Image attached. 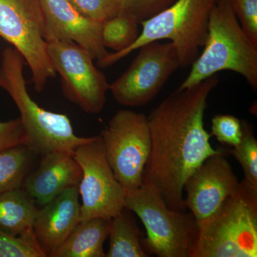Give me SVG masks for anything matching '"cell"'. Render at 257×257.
Here are the masks:
<instances>
[{
	"label": "cell",
	"instance_id": "1",
	"mask_svg": "<svg viewBox=\"0 0 257 257\" xmlns=\"http://www.w3.org/2000/svg\"><path fill=\"white\" fill-rule=\"evenodd\" d=\"M219 83L216 74L167 96L148 118L151 151L143 186L156 190L174 210L186 211L184 185L208 157L220 152L204 127L208 98Z\"/></svg>",
	"mask_w": 257,
	"mask_h": 257
},
{
	"label": "cell",
	"instance_id": "2",
	"mask_svg": "<svg viewBox=\"0 0 257 257\" xmlns=\"http://www.w3.org/2000/svg\"><path fill=\"white\" fill-rule=\"evenodd\" d=\"M204 50L192 64L182 90L215 75L232 71L242 76L254 92L257 89V45L246 35L230 0H214L209 16Z\"/></svg>",
	"mask_w": 257,
	"mask_h": 257
},
{
	"label": "cell",
	"instance_id": "3",
	"mask_svg": "<svg viewBox=\"0 0 257 257\" xmlns=\"http://www.w3.org/2000/svg\"><path fill=\"white\" fill-rule=\"evenodd\" d=\"M25 59L14 47L5 49L0 64V87L14 101L30 150L45 155L52 152H72L92 138L74 133L68 116L52 112L37 104L28 92L24 76Z\"/></svg>",
	"mask_w": 257,
	"mask_h": 257
},
{
	"label": "cell",
	"instance_id": "4",
	"mask_svg": "<svg viewBox=\"0 0 257 257\" xmlns=\"http://www.w3.org/2000/svg\"><path fill=\"white\" fill-rule=\"evenodd\" d=\"M197 222L190 257L257 256V194L243 181L212 215Z\"/></svg>",
	"mask_w": 257,
	"mask_h": 257
},
{
	"label": "cell",
	"instance_id": "5",
	"mask_svg": "<svg viewBox=\"0 0 257 257\" xmlns=\"http://www.w3.org/2000/svg\"><path fill=\"white\" fill-rule=\"evenodd\" d=\"M214 0H177L173 5L140 22L143 30L136 41L124 50L96 61L100 68L110 67L152 42L169 40L178 53L180 67H188L197 60L207 38L209 13Z\"/></svg>",
	"mask_w": 257,
	"mask_h": 257
},
{
	"label": "cell",
	"instance_id": "6",
	"mask_svg": "<svg viewBox=\"0 0 257 257\" xmlns=\"http://www.w3.org/2000/svg\"><path fill=\"white\" fill-rule=\"evenodd\" d=\"M125 207L140 218L146 229L143 245L147 254L190 257L198 231L191 213L170 209L156 190L143 185L126 194Z\"/></svg>",
	"mask_w": 257,
	"mask_h": 257
},
{
	"label": "cell",
	"instance_id": "7",
	"mask_svg": "<svg viewBox=\"0 0 257 257\" xmlns=\"http://www.w3.org/2000/svg\"><path fill=\"white\" fill-rule=\"evenodd\" d=\"M99 136L106 160L126 194L140 188L151 151L146 115L128 109L117 111Z\"/></svg>",
	"mask_w": 257,
	"mask_h": 257
},
{
	"label": "cell",
	"instance_id": "8",
	"mask_svg": "<svg viewBox=\"0 0 257 257\" xmlns=\"http://www.w3.org/2000/svg\"><path fill=\"white\" fill-rule=\"evenodd\" d=\"M45 33L40 0H0V37L23 56L38 92L57 73L47 52Z\"/></svg>",
	"mask_w": 257,
	"mask_h": 257
},
{
	"label": "cell",
	"instance_id": "9",
	"mask_svg": "<svg viewBox=\"0 0 257 257\" xmlns=\"http://www.w3.org/2000/svg\"><path fill=\"white\" fill-rule=\"evenodd\" d=\"M72 155L82 169L80 221L96 217L111 220L125 207L126 194L106 160L100 136L92 137Z\"/></svg>",
	"mask_w": 257,
	"mask_h": 257
},
{
	"label": "cell",
	"instance_id": "10",
	"mask_svg": "<svg viewBox=\"0 0 257 257\" xmlns=\"http://www.w3.org/2000/svg\"><path fill=\"white\" fill-rule=\"evenodd\" d=\"M128 68L109 84L116 102L128 107H140L160 93L180 62L171 42H152L140 47Z\"/></svg>",
	"mask_w": 257,
	"mask_h": 257
},
{
	"label": "cell",
	"instance_id": "11",
	"mask_svg": "<svg viewBox=\"0 0 257 257\" xmlns=\"http://www.w3.org/2000/svg\"><path fill=\"white\" fill-rule=\"evenodd\" d=\"M47 52L60 74L64 96L84 112L100 113L109 84L87 51L73 42L54 41L47 42Z\"/></svg>",
	"mask_w": 257,
	"mask_h": 257
},
{
	"label": "cell",
	"instance_id": "12",
	"mask_svg": "<svg viewBox=\"0 0 257 257\" xmlns=\"http://www.w3.org/2000/svg\"><path fill=\"white\" fill-rule=\"evenodd\" d=\"M228 151L211 155L189 176L184 185L186 209L197 221L212 215L239 187L237 177L226 158Z\"/></svg>",
	"mask_w": 257,
	"mask_h": 257
},
{
	"label": "cell",
	"instance_id": "13",
	"mask_svg": "<svg viewBox=\"0 0 257 257\" xmlns=\"http://www.w3.org/2000/svg\"><path fill=\"white\" fill-rule=\"evenodd\" d=\"M45 20L47 42H73L93 60L109 55L101 40V23L83 15L69 0H40Z\"/></svg>",
	"mask_w": 257,
	"mask_h": 257
},
{
	"label": "cell",
	"instance_id": "14",
	"mask_svg": "<svg viewBox=\"0 0 257 257\" xmlns=\"http://www.w3.org/2000/svg\"><path fill=\"white\" fill-rule=\"evenodd\" d=\"M79 196L78 187H69L39 209L34 234L47 256L60 247L80 221Z\"/></svg>",
	"mask_w": 257,
	"mask_h": 257
},
{
	"label": "cell",
	"instance_id": "15",
	"mask_svg": "<svg viewBox=\"0 0 257 257\" xmlns=\"http://www.w3.org/2000/svg\"><path fill=\"white\" fill-rule=\"evenodd\" d=\"M82 169L72 152H52L43 155L37 171L24 180L25 190L35 204L45 206L64 190L78 187Z\"/></svg>",
	"mask_w": 257,
	"mask_h": 257
},
{
	"label": "cell",
	"instance_id": "16",
	"mask_svg": "<svg viewBox=\"0 0 257 257\" xmlns=\"http://www.w3.org/2000/svg\"><path fill=\"white\" fill-rule=\"evenodd\" d=\"M109 226L110 220L100 217L79 221L50 257H105Z\"/></svg>",
	"mask_w": 257,
	"mask_h": 257
},
{
	"label": "cell",
	"instance_id": "17",
	"mask_svg": "<svg viewBox=\"0 0 257 257\" xmlns=\"http://www.w3.org/2000/svg\"><path fill=\"white\" fill-rule=\"evenodd\" d=\"M39 209L25 189H10L0 194V229L14 236L34 232Z\"/></svg>",
	"mask_w": 257,
	"mask_h": 257
},
{
	"label": "cell",
	"instance_id": "18",
	"mask_svg": "<svg viewBox=\"0 0 257 257\" xmlns=\"http://www.w3.org/2000/svg\"><path fill=\"white\" fill-rule=\"evenodd\" d=\"M133 211L124 207L110 220L107 257L150 256L143 247L140 228Z\"/></svg>",
	"mask_w": 257,
	"mask_h": 257
},
{
	"label": "cell",
	"instance_id": "19",
	"mask_svg": "<svg viewBox=\"0 0 257 257\" xmlns=\"http://www.w3.org/2000/svg\"><path fill=\"white\" fill-rule=\"evenodd\" d=\"M29 150L20 145L0 152V194L21 187L28 170Z\"/></svg>",
	"mask_w": 257,
	"mask_h": 257
},
{
	"label": "cell",
	"instance_id": "20",
	"mask_svg": "<svg viewBox=\"0 0 257 257\" xmlns=\"http://www.w3.org/2000/svg\"><path fill=\"white\" fill-rule=\"evenodd\" d=\"M139 22L133 15L121 13L101 23V40L106 48L120 52L136 41Z\"/></svg>",
	"mask_w": 257,
	"mask_h": 257
},
{
	"label": "cell",
	"instance_id": "21",
	"mask_svg": "<svg viewBox=\"0 0 257 257\" xmlns=\"http://www.w3.org/2000/svg\"><path fill=\"white\" fill-rule=\"evenodd\" d=\"M242 122V135L237 145L229 150L241 165L244 175L243 182L251 192L257 194V140L253 126L247 121Z\"/></svg>",
	"mask_w": 257,
	"mask_h": 257
},
{
	"label": "cell",
	"instance_id": "22",
	"mask_svg": "<svg viewBox=\"0 0 257 257\" xmlns=\"http://www.w3.org/2000/svg\"><path fill=\"white\" fill-rule=\"evenodd\" d=\"M34 232L14 236L0 229V257H45Z\"/></svg>",
	"mask_w": 257,
	"mask_h": 257
},
{
	"label": "cell",
	"instance_id": "23",
	"mask_svg": "<svg viewBox=\"0 0 257 257\" xmlns=\"http://www.w3.org/2000/svg\"><path fill=\"white\" fill-rule=\"evenodd\" d=\"M79 13L103 23L122 13V0H69Z\"/></svg>",
	"mask_w": 257,
	"mask_h": 257
},
{
	"label": "cell",
	"instance_id": "24",
	"mask_svg": "<svg viewBox=\"0 0 257 257\" xmlns=\"http://www.w3.org/2000/svg\"><path fill=\"white\" fill-rule=\"evenodd\" d=\"M224 145L234 147L242 135V122L230 114L215 115L211 119V134Z\"/></svg>",
	"mask_w": 257,
	"mask_h": 257
},
{
	"label": "cell",
	"instance_id": "25",
	"mask_svg": "<svg viewBox=\"0 0 257 257\" xmlns=\"http://www.w3.org/2000/svg\"><path fill=\"white\" fill-rule=\"evenodd\" d=\"M243 32L257 45V0H230Z\"/></svg>",
	"mask_w": 257,
	"mask_h": 257
},
{
	"label": "cell",
	"instance_id": "26",
	"mask_svg": "<svg viewBox=\"0 0 257 257\" xmlns=\"http://www.w3.org/2000/svg\"><path fill=\"white\" fill-rule=\"evenodd\" d=\"M177 0H122V13L140 22L152 18L173 5Z\"/></svg>",
	"mask_w": 257,
	"mask_h": 257
},
{
	"label": "cell",
	"instance_id": "27",
	"mask_svg": "<svg viewBox=\"0 0 257 257\" xmlns=\"http://www.w3.org/2000/svg\"><path fill=\"white\" fill-rule=\"evenodd\" d=\"M28 140L20 118L0 121V152L20 145L28 147Z\"/></svg>",
	"mask_w": 257,
	"mask_h": 257
}]
</instances>
